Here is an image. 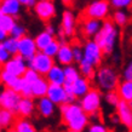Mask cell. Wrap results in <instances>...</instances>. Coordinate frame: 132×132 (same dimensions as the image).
I'll list each match as a JSON object with an SVG mask.
<instances>
[{
	"instance_id": "obj_8",
	"label": "cell",
	"mask_w": 132,
	"mask_h": 132,
	"mask_svg": "<svg viewBox=\"0 0 132 132\" xmlns=\"http://www.w3.org/2000/svg\"><path fill=\"white\" fill-rule=\"evenodd\" d=\"M33 10L35 16L43 22H50L57 15L56 5L52 0H36Z\"/></svg>"
},
{
	"instance_id": "obj_23",
	"label": "cell",
	"mask_w": 132,
	"mask_h": 132,
	"mask_svg": "<svg viewBox=\"0 0 132 132\" xmlns=\"http://www.w3.org/2000/svg\"><path fill=\"white\" fill-rule=\"evenodd\" d=\"M48 87V81L46 78L40 75L35 81L30 84V90H32V97L33 98H40V97L46 96V91Z\"/></svg>"
},
{
	"instance_id": "obj_30",
	"label": "cell",
	"mask_w": 132,
	"mask_h": 132,
	"mask_svg": "<svg viewBox=\"0 0 132 132\" xmlns=\"http://www.w3.org/2000/svg\"><path fill=\"white\" fill-rule=\"evenodd\" d=\"M53 39H55V35H52V34L47 33L46 30H43V32L38 33V34L35 35L34 41H35V45H36V47H38V50L41 51V50H43L46 45L50 44Z\"/></svg>"
},
{
	"instance_id": "obj_18",
	"label": "cell",
	"mask_w": 132,
	"mask_h": 132,
	"mask_svg": "<svg viewBox=\"0 0 132 132\" xmlns=\"http://www.w3.org/2000/svg\"><path fill=\"white\" fill-rule=\"evenodd\" d=\"M22 81H23L22 76H16L1 68V70H0V84L4 87H10L15 91L20 92Z\"/></svg>"
},
{
	"instance_id": "obj_24",
	"label": "cell",
	"mask_w": 132,
	"mask_h": 132,
	"mask_svg": "<svg viewBox=\"0 0 132 132\" xmlns=\"http://www.w3.org/2000/svg\"><path fill=\"white\" fill-rule=\"evenodd\" d=\"M115 90L121 101L130 102L132 100V81L131 80H124L122 79V81H119V84H118Z\"/></svg>"
},
{
	"instance_id": "obj_11",
	"label": "cell",
	"mask_w": 132,
	"mask_h": 132,
	"mask_svg": "<svg viewBox=\"0 0 132 132\" xmlns=\"http://www.w3.org/2000/svg\"><path fill=\"white\" fill-rule=\"evenodd\" d=\"M1 68L16 76H22L24 72L27 70L28 65H27V61L22 56H20L18 53H16V55H12Z\"/></svg>"
},
{
	"instance_id": "obj_49",
	"label": "cell",
	"mask_w": 132,
	"mask_h": 132,
	"mask_svg": "<svg viewBox=\"0 0 132 132\" xmlns=\"http://www.w3.org/2000/svg\"><path fill=\"white\" fill-rule=\"evenodd\" d=\"M130 131H131V132H132V127H131V128H130Z\"/></svg>"
},
{
	"instance_id": "obj_9",
	"label": "cell",
	"mask_w": 132,
	"mask_h": 132,
	"mask_svg": "<svg viewBox=\"0 0 132 132\" xmlns=\"http://www.w3.org/2000/svg\"><path fill=\"white\" fill-rule=\"evenodd\" d=\"M21 97L22 96L20 95V92L10 87H4L3 90H0V107L16 113Z\"/></svg>"
},
{
	"instance_id": "obj_6",
	"label": "cell",
	"mask_w": 132,
	"mask_h": 132,
	"mask_svg": "<svg viewBox=\"0 0 132 132\" xmlns=\"http://www.w3.org/2000/svg\"><path fill=\"white\" fill-rule=\"evenodd\" d=\"M56 63L55 62V58L53 57H50L47 56L46 53H44L43 51H36V53L32 58H29L27 61V65L28 68H32L34 69L35 72H38L40 75L45 76V74L50 70L53 64Z\"/></svg>"
},
{
	"instance_id": "obj_14",
	"label": "cell",
	"mask_w": 132,
	"mask_h": 132,
	"mask_svg": "<svg viewBox=\"0 0 132 132\" xmlns=\"http://www.w3.org/2000/svg\"><path fill=\"white\" fill-rule=\"evenodd\" d=\"M55 62L61 65H68V64L74 63V58H73V48L72 45L68 41H64L60 44V48L57 51L56 56H55Z\"/></svg>"
},
{
	"instance_id": "obj_22",
	"label": "cell",
	"mask_w": 132,
	"mask_h": 132,
	"mask_svg": "<svg viewBox=\"0 0 132 132\" xmlns=\"http://www.w3.org/2000/svg\"><path fill=\"white\" fill-rule=\"evenodd\" d=\"M91 80L85 78V76L80 75L76 79L74 82L72 84V88H73V93L76 97V100H79L80 97H82L86 92L91 88Z\"/></svg>"
},
{
	"instance_id": "obj_21",
	"label": "cell",
	"mask_w": 132,
	"mask_h": 132,
	"mask_svg": "<svg viewBox=\"0 0 132 132\" xmlns=\"http://www.w3.org/2000/svg\"><path fill=\"white\" fill-rule=\"evenodd\" d=\"M101 26H102V21L85 17V20L82 21V24H81L82 34L88 39H92L97 34V32L100 30Z\"/></svg>"
},
{
	"instance_id": "obj_3",
	"label": "cell",
	"mask_w": 132,
	"mask_h": 132,
	"mask_svg": "<svg viewBox=\"0 0 132 132\" xmlns=\"http://www.w3.org/2000/svg\"><path fill=\"white\" fill-rule=\"evenodd\" d=\"M93 80H95L96 87L101 92H107L115 90L120 81V78L114 67L108 64H101L96 68Z\"/></svg>"
},
{
	"instance_id": "obj_33",
	"label": "cell",
	"mask_w": 132,
	"mask_h": 132,
	"mask_svg": "<svg viewBox=\"0 0 132 132\" xmlns=\"http://www.w3.org/2000/svg\"><path fill=\"white\" fill-rule=\"evenodd\" d=\"M104 101H105V103L109 104L110 107H114L115 108L116 105L119 104V102H120V97H119V95H118V92H116V90H112V91H107L104 92Z\"/></svg>"
},
{
	"instance_id": "obj_39",
	"label": "cell",
	"mask_w": 132,
	"mask_h": 132,
	"mask_svg": "<svg viewBox=\"0 0 132 132\" xmlns=\"http://www.w3.org/2000/svg\"><path fill=\"white\" fill-rule=\"evenodd\" d=\"M73 48V58H74V63H79L82 58H84V55H82V46H80L79 44L72 45Z\"/></svg>"
},
{
	"instance_id": "obj_36",
	"label": "cell",
	"mask_w": 132,
	"mask_h": 132,
	"mask_svg": "<svg viewBox=\"0 0 132 132\" xmlns=\"http://www.w3.org/2000/svg\"><path fill=\"white\" fill-rule=\"evenodd\" d=\"M110 7L115 9H122V10H128L132 9V0H108Z\"/></svg>"
},
{
	"instance_id": "obj_32",
	"label": "cell",
	"mask_w": 132,
	"mask_h": 132,
	"mask_svg": "<svg viewBox=\"0 0 132 132\" xmlns=\"http://www.w3.org/2000/svg\"><path fill=\"white\" fill-rule=\"evenodd\" d=\"M1 44L4 45V47L7 50V52H10L11 56L17 53V50H18V39H15V38L9 35L4 41H1Z\"/></svg>"
},
{
	"instance_id": "obj_48",
	"label": "cell",
	"mask_w": 132,
	"mask_h": 132,
	"mask_svg": "<svg viewBox=\"0 0 132 132\" xmlns=\"http://www.w3.org/2000/svg\"><path fill=\"white\" fill-rule=\"evenodd\" d=\"M127 103H128V105H130V108H131V109H132V100H131V101H130V102H127Z\"/></svg>"
},
{
	"instance_id": "obj_27",
	"label": "cell",
	"mask_w": 132,
	"mask_h": 132,
	"mask_svg": "<svg viewBox=\"0 0 132 132\" xmlns=\"http://www.w3.org/2000/svg\"><path fill=\"white\" fill-rule=\"evenodd\" d=\"M112 21L116 27H125L130 21V13L127 12V10L115 9V11L112 13Z\"/></svg>"
},
{
	"instance_id": "obj_47",
	"label": "cell",
	"mask_w": 132,
	"mask_h": 132,
	"mask_svg": "<svg viewBox=\"0 0 132 132\" xmlns=\"http://www.w3.org/2000/svg\"><path fill=\"white\" fill-rule=\"evenodd\" d=\"M73 1H74V0H62V3H63L64 5H72Z\"/></svg>"
},
{
	"instance_id": "obj_41",
	"label": "cell",
	"mask_w": 132,
	"mask_h": 132,
	"mask_svg": "<svg viewBox=\"0 0 132 132\" xmlns=\"http://www.w3.org/2000/svg\"><path fill=\"white\" fill-rule=\"evenodd\" d=\"M10 57H11L10 52H7V50L4 47V45L0 43V67H3V65L9 61Z\"/></svg>"
},
{
	"instance_id": "obj_35",
	"label": "cell",
	"mask_w": 132,
	"mask_h": 132,
	"mask_svg": "<svg viewBox=\"0 0 132 132\" xmlns=\"http://www.w3.org/2000/svg\"><path fill=\"white\" fill-rule=\"evenodd\" d=\"M26 34H27L26 27H24L23 24L18 23V22H16L15 26L11 28V30L9 32V35L12 36V38H15V39H20V38H22V36L26 35Z\"/></svg>"
},
{
	"instance_id": "obj_31",
	"label": "cell",
	"mask_w": 132,
	"mask_h": 132,
	"mask_svg": "<svg viewBox=\"0 0 132 132\" xmlns=\"http://www.w3.org/2000/svg\"><path fill=\"white\" fill-rule=\"evenodd\" d=\"M17 22V18L10 16V15H5L0 12V27L3 29H5L6 32H10L11 28L15 26V23Z\"/></svg>"
},
{
	"instance_id": "obj_17",
	"label": "cell",
	"mask_w": 132,
	"mask_h": 132,
	"mask_svg": "<svg viewBox=\"0 0 132 132\" xmlns=\"http://www.w3.org/2000/svg\"><path fill=\"white\" fill-rule=\"evenodd\" d=\"M16 114L22 118H32L35 114V101L33 97H21Z\"/></svg>"
},
{
	"instance_id": "obj_5",
	"label": "cell",
	"mask_w": 132,
	"mask_h": 132,
	"mask_svg": "<svg viewBox=\"0 0 132 132\" xmlns=\"http://www.w3.org/2000/svg\"><path fill=\"white\" fill-rule=\"evenodd\" d=\"M110 4L108 0H93L86 5L82 15L84 17L95 18V20L104 21L110 15Z\"/></svg>"
},
{
	"instance_id": "obj_13",
	"label": "cell",
	"mask_w": 132,
	"mask_h": 132,
	"mask_svg": "<svg viewBox=\"0 0 132 132\" xmlns=\"http://www.w3.org/2000/svg\"><path fill=\"white\" fill-rule=\"evenodd\" d=\"M35 102V112L44 119H50L56 114L57 110V105L51 100H48L46 96L40 97V98H36Z\"/></svg>"
},
{
	"instance_id": "obj_34",
	"label": "cell",
	"mask_w": 132,
	"mask_h": 132,
	"mask_svg": "<svg viewBox=\"0 0 132 132\" xmlns=\"http://www.w3.org/2000/svg\"><path fill=\"white\" fill-rule=\"evenodd\" d=\"M60 44H61V43L57 40L56 38H55V39H53V40H52L48 45H46V46H45L41 51L44 52V53H46L47 56L53 57V58H55L57 51H58V48H60Z\"/></svg>"
},
{
	"instance_id": "obj_37",
	"label": "cell",
	"mask_w": 132,
	"mask_h": 132,
	"mask_svg": "<svg viewBox=\"0 0 132 132\" xmlns=\"http://www.w3.org/2000/svg\"><path fill=\"white\" fill-rule=\"evenodd\" d=\"M87 132H108V127L100 121H93L87 125Z\"/></svg>"
},
{
	"instance_id": "obj_16",
	"label": "cell",
	"mask_w": 132,
	"mask_h": 132,
	"mask_svg": "<svg viewBox=\"0 0 132 132\" xmlns=\"http://www.w3.org/2000/svg\"><path fill=\"white\" fill-rule=\"evenodd\" d=\"M115 108H116V115L119 118L120 124L124 127L130 130L132 127V109L130 108L128 103L125 102V101H120Z\"/></svg>"
},
{
	"instance_id": "obj_15",
	"label": "cell",
	"mask_w": 132,
	"mask_h": 132,
	"mask_svg": "<svg viewBox=\"0 0 132 132\" xmlns=\"http://www.w3.org/2000/svg\"><path fill=\"white\" fill-rule=\"evenodd\" d=\"M46 97L48 100H51L56 105H60V104L67 102V92L64 90L63 85L48 84L47 91H46Z\"/></svg>"
},
{
	"instance_id": "obj_7",
	"label": "cell",
	"mask_w": 132,
	"mask_h": 132,
	"mask_svg": "<svg viewBox=\"0 0 132 132\" xmlns=\"http://www.w3.org/2000/svg\"><path fill=\"white\" fill-rule=\"evenodd\" d=\"M82 55H84V60L93 64L96 68L102 64L104 58V53L102 48L93 39H90L82 45Z\"/></svg>"
},
{
	"instance_id": "obj_10",
	"label": "cell",
	"mask_w": 132,
	"mask_h": 132,
	"mask_svg": "<svg viewBox=\"0 0 132 132\" xmlns=\"http://www.w3.org/2000/svg\"><path fill=\"white\" fill-rule=\"evenodd\" d=\"M60 30L63 33L65 38H72L76 33V16L72 10H64L61 17Z\"/></svg>"
},
{
	"instance_id": "obj_26",
	"label": "cell",
	"mask_w": 132,
	"mask_h": 132,
	"mask_svg": "<svg viewBox=\"0 0 132 132\" xmlns=\"http://www.w3.org/2000/svg\"><path fill=\"white\" fill-rule=\"evenodd\" d=\"M12 131L15 132H35L36 128L32 121L29 120V118H22L20 116L18 119L15 120L12 125Z\"/></svg>"
},
{
	"instance_id": "obj_40",
	"label": "cell",
	"mask_w": 132,
	"mask_h": 132,
	"mask_svg": "<svg viewBox=\"0 0 132 132\" xmlns=\"http://www.w3.org/2000/svg\"><path fill=\"white\" fill-rule=\"evenodd\" d=\"M23 79V78H22ZM20 95L22 97H32V90H30V84L27 82V81L23 79L22 81V85H21L20 88Z\"/></svg>"
},
{
	"instance_id": "obj_44",
	"label": "cell",
	"mask_w": 132,
	"mask_h": 132,
	"mask_svg": "<svg viewBox=\"0 0 132 132\" xmlns=\"http://www.w3.org/2000/svg\"><path fill=\"white\" fill-rule=\"evenodd\" d=\"M44 30H46L47 33H50V34H52V35H55V36H56V34H57V28L53 26V24H51V23L46 24Z\"/></svg>"
},
{
	"instance_id": "obj_12",
	"label": "cell",
	"mask_w": 132,
	"mask_h": 132,
	"mask_svg": "<svg viewBox=\"0 0 132 132\" xmlns=\"http://www.w3.org/2000/svg\"><path fill=\"white\" fill-rule=\"evenodd\" d=\"M36 51H38V47H36L35 41H34L33 36L26 34V35H23L22 38L18 39V50H17V53L23 57L26 61L32 58L36 53Z\"/></svg>"
},
{
	"instance_id": "obj_46",
	"label": "cell",
	"mask_w": 132,
	"mask_h": 132,
	"mask_svg": "<svg viewBox=\"0 0 132 132\" xmlns=\"http://www.w3.org/2000/svg\"><path fill=\"white\" fill-rule=\"evenodd\" d=\"M110 120H112V124L114 125H118V124H120V121H119V118H118V115H113L112 118H110Z\"/></svg>"
},
{
	"instance_id": "obj_38",
	"label": "cell",
	"mask_w": 132,
	"mask_h": 132,
	"mask_svg": "<svg viewBox=\"0 0 132 132\" xmlns=\"http://www.w3.org/2000/svg\"><path fill=\"white\" fill-rule=\"evenodd\" d=\"M40 76V74L38 72H35L34 69L32 68H27V70L24 72V74L22 75V78H23L24 80L27 81V82H29V84H32L33 81H35Z\"/></svg>"
},
{
	"instance_id": "obj_45",
	"label": "cell",
	"mask_w": 132,
	"mask_h": 132,
	"mask_svg": "<svg viewBox=\"0 0 132 132\" xmlns=\"http://www.w3.org/2000/svg\"><path fill=\"white\" fill-rule=\"evenodd\" d=\"M7 36H9V33L6 32L5 29H3L1 27H0V43H1V41H4Z\"/></svg>"
},
{
	"instance_id": "obj_2",
	"label": "cell",
	"mask_w": 132,
	"mask_h": 132,
	"mask_svg": "<svg viewBox=\"0 0 132 132\" xmlns=\"http://www.w3.org/2000/svg\"><path fill=\"white\" fill-rule=\"evenodd\" d=\"M119 35H120L119 27H116L113 23V21H109L107 18V20L102 21V26H101L100 30L92 39L100 45L104 56H110L114 53V50L118 45Z\"/></svg>"
},
{
	"instance_id": "obj_4",
	"label": "cell",
	"mask_w": 132,
	"mask_h": 132,
	"mask_svg": "<svg viewBox=\"0 0 132 132\" xmlns=\"http://www.w3.org/2000/svg\"><path fill=\"white\" fill-rule=\"evenodd\" d=\"M102 101H103L102 92L97 87H91L84 96L79 98V104L87 115H92V114L100 113Z\"/></svg>"
},
{
	"instance_id": "obj_1",
	"label": "cell",
	"mask_w": 132,
	"mask_h": 132,
	"mask_svg": "<svg viewBox=\"0 0 132 132\" xmlns=\"http://www.w3.org/2000/svg\"><path fill=\"white\" fill-rule=\"evenodd\" d=\"M62 122L70 132H82L90 124V118L76 102L62 103L58 105Z\"/></svg>"
},
{
	"instance_id": "obj_19",
	"label": "cell",
	"mask_w": 132,
	"mask_h": 132,
	"mask_svg": "<svg viewBox=\"0 0 132 132\" xmlns=\"http://www.w3.org/2000/svg\"><path fill=\"white\" fill-rule=\"evenodd\" d=\"M22 5L18 0H0V12L18 18L22 13Z\"/></svg>"
},
{
	"instance_id": "obj_29",
	"label": "cell",
	"mask_w": 132,
	"mask_h": 132,
	"mask_svg": "<svg viewBox=\"0 0 132 132\" xmlns=\"http://www.w3.org/2000/svg\"><path fill=\"white\" fill-rule=\"evenodd\" d=\"M78 69H79V72H80V75L85 76V78H87L90 80L93 79V75H95V72H96V67L91 64L90 62H87L86 60H82L78 63Z\"/></svg>"
},
{
	"instance_id": "obj_42",
	"label": "cell",
	"mask_w": 132,
	"mask_h": 132,
	"mask_svg": "<svg viewBox=\"0 0 132 132\" xmlns=\"http://www.w3.org/2000/svg\"><path fill=\"white\" fill-rule=\"evenodd\" d=\"M122 79L124 80H131L132 81V61H130L122 69Z\"/></svg>"
},
{
	"instance_id": "obj_20",
	"label": "cell",
	"mask_w": 132,
	"mask_h": 132,
	"mask_svg": "<svg viewBox=\"0 0 132 132\" xmlns=\"http://www.w3.org/2000/svg\"><path fill=\"white\" fill-rule=\"evenodd\" d=\"M46 80L48 84H56V85H63L64 84V70L63 65L58 63H55L52 65L50 70L45 74Z\"/></svg>"
},
{
	"instance_id": "obj_25",
	"label": "cell",
	"mask_w": 132,
	"mask_h": 132,
	"mask_svg": "<svg viewBox=\"0 0 132 132\" xmlns=\"http://www.w3.org/2000/svg\"><path fill=\"white\" fill-rule=\"evenodd\" d=\"M16 120V113L0 107V130H9Z\"/></svg>"
},
{
	"instance_id": "obj_43",
	"label": "cell",
	"mask_w": 132,
	"mask_h": 132,
	"mask_svg": "<svg viewBox=\"0 0 132 132\" xmlns=\"http://www.w3.org/2000/svg\"><path fill=\"white\" fill-rule=\"evenodd\" d=\"M20 4L23 6V7H28V9H33L34 4L36 3V0H18Z\"/></svg>"
},
{
	"instance_id": "obj_28",
	"label": "cell",
	"mask_w": 132,
	"mask_h": 132,
	"mask_svg": "<svg viewBox=\"0 0 132 132\" xmlns=\"http://www.w3.org/2000/svg\"><path fill=\"white\" fill-rule=\"evenodd\" d=\"M63 70H64V84L72 85L80 76V72H79L78 67H75L73 63L68 64V65H64Z\"/></svg>"
}]
</instances>
